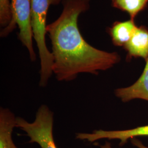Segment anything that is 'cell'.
I'll return each mask as SVG.
<instances>
[{"mask_svg": "<svg viewBox=\"0 0 148 148\" xmlns=\"http://www.w3.org/2000/svg\"><path fill=\"white\" fill-rule=\"evenodd\" d=\"M89 8L88 2L64 0L61 14L47 25V33L52 44L53 73L58 81H73L81 73L98 75L121 61L116 52L97 49L82 36L78 19L79 15Z\"/></svg>", "mask_w": 148, "mask_h": 148, "instance_id": "cell-1", "label": "cell"}, {"mask_svg": "<svg viewBox=\"0 0 148 148\" xmlns=\"http://www.w3.org/2000/svg\"><path fill=\"white\" fill-rule=\"evenodd\" d=\"M61 0H32L31 25L33 38L36 43L40 59L39 85L46 87L53 73V56L46 42L48 10L52 5H57Z\"/></svg>", "mask_w": 148, "mask_h": 148, "instance_id": "cell-2", "label": "cell"}, {"mask_svg": "<svg viewBox=\"0 0 148 148\" xmlns=\"http://www.w3.org/2000/svg\"><path fill=\"white\" fill-rule=\"evenodd\" d=\"M54 114L46 105L38 109L34 121L29 122L16 117V127L26 133L30 138L29 143H36L41 148H58L53 134Z\"/></svg>", "mask_w": 148, "mask_h": 148, "instance_id": "cell-3", "label": "cell"}, {"mask_svg": "<svg viewBox=\"0 0 148 148\" xmlns=\"http://www.w3.org/2000/svg\"><path fill=\"white\" fill-rule=\"evenodd\" d=\"M11 21L1 30V37L7 36L16 27H19L18 38L27 48L32 62L36 60V55L33 47V34L31 25L32 0H10Z\"/></svg>", "mask_w": 148, "mask_h": 148, "instance_id": "cell-4", "label": "cell"}, {"mask_svg": "<svg viewBox=\"0 0 148 148\" xmlns=\"http://www.w3.org/2000/svg\"><path fill=\"white\" fill-rule=\"evenodd\" d=\"M138 137H148V125L123 130H95L92 133H77L76 139L93 143L101 139H117L122 147L129 140Z\"/></svg>", "mask_w": 148, "mask_h": 148, "instance_id": "cell-5", "label": "cell"}, {"mask_svg": "<svg viewBox=\"0 0 148 148\" xmlns=\"http://www.w3.org/2000/svg\"><path fill=\"white\" fill-rule=\"evenodd\" d=\"M145 63L142 74L134 84L114 90L115 95L122 102L128 103L134 99L148 101V58Z\"/></svg>", "mask_w": 148, "mask_h": 148, "instance_id": "cell-6", "label": "cell"}, {"mask_svg": "<svg viewBox=\"0 0 148 148\" xmlns=\"http://www.w3.org/2000/svg\"><path fill=\"white\" fill-rule=\"evenodd\" d=\"M127 52V60L133 58H148V29L144 25L137 27L129 41L123 47Z\"/></svg>", "mask_w": 148, "mask_h": 148, "instance_id": "cell-7", "label": "cell"}, {"mask_svg": "<svg viewBox=\"0 0 148 148\" xmlns=\"http://www.w3.org/2000/svg\"><path fill=\"white\" fill-rule=\"evenodd\" d=\"M16 117L8 108H0V148H18L14 143L12 133L16 127Z\"/></svg>", "mask_w": 148, "mask_h": 148, "instance_id": "cell-8", "label": "cell"}, {"mask_svg": "<svg viewBox=\"0 0 148 148\" xmlns=\"http://www.w3.org/2000/svg\"><path fill=\"white\" fill-rule=\"evenodd\" d=\"M137 27L135 21L131 19L126 21H116L108 28V32L114 45L123 47L129 41Z\"/></svg>", "mask_w": 148, "mask_h": 148, "instance_id": "cell-9", "label": "cell"}, {"mask_svg": "<svg viewBox=\"0 0 148 148\" xmlns=\"http://www.w3.org/2000/svg\"><path fill=\"white\" fill-rule=\"evenodd\" d=\"M111 5L123 12L127 13L131 19L135 21L138 14L147 7L148 0H111Z\"/></svg>", "mask_w": 148, "mask_h": 148, "instance_id": "cell-10", "label": "cell"}, {"mask_svg": "<svg viewBox=\"0 0 148 148\" xmlns=\"http://www.w3.org/2000/svg\"><path fill=\"white\" fill-rule=\"evenodd\" d=\"M10 0H0V25L2 28L7 27L11 21Z\"/></svg>", "mask_w": 148, "mask_h": 148, "instance_id": "cell-11", "label": "cell"}, {"mask_svg": "<svg viewBox=\"0 0 148 148\" xmlns=\"http://www.w3.org/2000/svg\"><path fill=\"white\" fill-rule=\"evenodd\" d=\"M131 142L134 147L137 148H148V147H147L145 145H144L139 139H138L137 138L131 139Z\"/></svg>", "mask_w": 148, "mask_h": 148, "instance_id": "cell-12", "label": "cell"}, {"mask_svg": "<svg viewBox=\"0 0 148 148\" xmlns=\"http://www.w3.org/2000/svg\"><path fill=\"white\" fill-rule=\"evenodd\" d=\"M101 148H111V147H110V144H106V145H103V146H102V147H101Z\"/></svg>", "mask_w": 148, "mask_h": 148, "instance_id": "cell-13", "label": "cell"}, {"mask_svg": "<svg viewBox=\"0 0 148 148\" xmlns=\"http://www.w3.org/2000/svg\"><path fill=\"white\" fill-rule=\"evenodd\" d=\"M79 1H84V2H88V3H90V0H79Z\"/></svg>", "mask_w": 148, "mask_h": 148, "instance_id": "cell-14", "label": "cell"}]
</instances>
